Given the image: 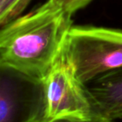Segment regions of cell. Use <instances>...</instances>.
Returning a JSON list of instances; mask_svg holds the SVG:
<instances>
[{
  "label": "cell",
  "instance_id": "obj_1",
  "mask_svg": "<svg viewBox=\"0 0 122 122\" xmlns=\"http://www.w3.org/2000/svg\"><path fill=\"white\" fill-rule=\"evenodd\" d=\"M72 15L48 0L1 27L0 66L43 80L63 53Z\"/></svg>",
  "mask_w": 122,
  "mask_h": 122
},
{
  "label": "cell",
  "instance_id": "obj_2",
  "mask_svg": "<svg viewBox=\"0 0 122 122\" xmlns=\"http://www.w3.org/2000/svg\"><path fill=\"white\" fill-rule=\"evenodd\" d=\"M63 54L82 84L122 67V30L72 26Z\"/></svg>",
  "mask_w": 122,
  "mask_h": 122
},
{
  "label": "cell",
  "instance_id": "obj_3",
  "mask_svg": "<svg viewBox=\"0 0 122 122\" xmlns=\"http://www.w3.org/2000/svg\"><path fill=\"white\" fill-rule=\"evenodd\" d=\"M44 120L101 122L63 53L43 79Z\"/></svg>",
  "mask_w": 122,
  "mask_h": 122
},
{
  "label": "cell",
  "instance_id": "obj_4",
  "mask_svg": "<svg viewBox=\"0 0 122 122\" xmlns=\"http://www.w3.org/2000/svg\"><path fill=\"white\" fill-rule=\"evenodd\" d=\"M1 68L0 122H37L44 119L43 80Z\"/></svg>",
  "mask_w": 122,
  "mask_h": 122
},
{
  "label": "cell",
  "instance_id": "obj_5",
  "mask_svg": "<svg viewBox=\"0 0 122 122\" xmlns=\"http://www.w3.org/2000/svg\"><path fill=\"white\" fill-rule=\"evenodd\" d=\"M101 122L122 119V67L106 72L84 84Z\"/></svg>",
  "mask_w": 122,
  "mask_h": 122
},
{
  "label": "cell",
  "instance_id": "obj_6",
  "mask_svg": "<svg viewBox=\"0 0 122 122\" xmlns=\"http://www.w3.org/2000/svg\"><path fill=\"white\" fill-rule=\"evenodd\" d=\"M31 0H0L1 27L19 17Z\"/></svg>",
  "mask_w": 122,
  "mask_h": 122
},
{
  "label": "cell",
  "instance_id": "obj_7",
  "mask_svg": "<svg viewBox=\"0 0 122 122\" xmlns=\"http://www.w3.org/2000/svg\"><path fill=\"white\" fill-rule=\"evenodd\" d=\"M92 0H58L55 2L60 4L64 9L70 14H74L76 11L85 7Z\"/></svg>",
  "mask_w": 122,
  "mask_h": 122
},
{
  "label": "cell",
  "instance_id": "obj_8",
  "mask_svg": "<svg viewBox=\"0 0 122 122\" xmlns=\"http://www.w3.org/2000/svg\"><path fill=\"white\" fill-rule=\"evenodd\" d=\"M37 122H86V121H79V120H40Z\"/></svg>",
  "mask_w": 122,
  "mask_h": 122
},
{
  "label": "cell",
  "instance_id": "obj_9",
  "mask_svg": "<svg viewBox=\"0 0 122 122\" xmlns=\"http://www.w3.org/2000/svg\"><path fill=\"white\" fill-rule=\"evenodd\" d=\"M54 1H58V0H54Z\"/></svg>",
  "mask_w": 122,
  "mask_h": 122
}]
</instances>
